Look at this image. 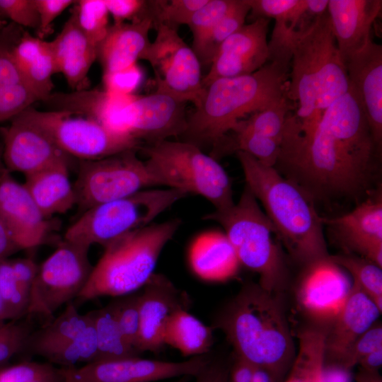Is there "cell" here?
<instances>
[{
	"mask_svg": "<svg viewBox=\"0 0 382 382\" xmlns=\"http://www.w3.org/2000/svg\"><path fill=\"white\" fill-rule=\"evenodd\" d=\"M379 151L350 83L310 135L284 133L277 163L294 173V182L311 199L357 196L368 187Z\"/></svg>",
	"mask_w": 382,
	"mask_h": 382,
	"instance_id": "cell-1",
	"label": "cell"
},
{
	"mask_svg": "<svg viewBox=\"0 0 382 382\" xmlns=\"http://www.w3.org/2000/svg\"><path fill=\"white\" fill-rule=\"evenodd\" d=\"M282 294L249 282L225 306L212 328L220 329L236 357L284 382L296 356Z\"/></svg>",
	"mask_w": 382,
	"mask_h": 382,
	"instance_id": "cell-2",
	"label": "cell"
},
{
	"mask_svg": "<svg viewBox=\"0 0 382 382\" xmlns=\"http://www.w3.org/2000/svg\"><path fill=\"white\" fill-rule=\"evenodd\" d=\"M350 88L327 11L317 18L292 50L287 96L294 113L289 117L290 132L310 135L323 112Z\"/></svg>",
	"mask_w": 382,
	"mask_h": 382,
	"instance_id": "cell-3",
	"label": "cell"
},
{
	"mask_svg": "<svg viewBox=\"0 0 382 382\" xmlns=\"http://www.w3.org/2000/svg\"><path fill=\"white\" fill-rule=\"evenodd\" d=\"M290 65L267 62L257 71L217 79L205 88L199 103L187 117L183 141L214 149L238 123L287 96Z\"/></svg>",
	"mask_w": 382,
	"mask_h": 382,
	"instance_id": "cell-4",
	"label": "cell"
},
{
	"mask_svg": "<svg viewBox=\"0 0 382 382\" xmlns=\"http://www.w3.org/2000/svg\"><path fill=\"white\" fill-rule=\"evenodd\" d=\"M236 154L246 187L262 204L291 257L305 266L329 256L322 217L317 214L312 199L274 167L262 164L245 152Z\"/></svg>",
	"mask_w": 382,
	"mask_h": 382,
	"instance_id": "cell-5",
	"label": "cell"
},
{
	"mask_svg": "<svg viewBox=\"0 0 382 382\" xmlns=\"http://www.w3.org/2000/svg\"><path fill=\"white\" fill-rule=\"evenodd\" d=\"M180 224L178 219L152 224L108 244L76 299L83 302L105 296L119 297L143 287Z\"/></svg>",
	"mask_w": 382,
	"mask_h": 382,
	"instance_id": "cell-6",
	"label": "cell"
},
{
	"mask_svg": "<svg viewBox=\"0 0 382 382\" xmlns=\"http://www.w3.org/2000/svg\"><path fill=\"white\" fill-rule=\"evenodd\" d=\"M204 219L219 224L241 265L259 275L265 290L283 294L289 272L277 231L245 186L237 203L225 210H214Z\"/></svg>",
	"mask_w": 382,
	"mask_h": 382,
	"instance_id": "cell-7",
	"label": "cell"
},
{
	"mask_svg": "<svg viewBox=\"0 0 382 382\" xmlns=\"http://www.w3.org/2000/svg\"><path fill=\"white\" fill-rule=\"evenodd\" d=\"M139 149L147 157L144 163L156 185L200 195L216 211L234 204L227 173L196 145L166 139Z\"/></svg>",
	"mask_w": 382,
	"mask_h": 382,
	"instance_id": "cell-8",
	"label": "cell"
},
{
	"mask_svg": "<svg viewBox=\"0 0 382 382\" xmlns=\"http://www.w3.org/2000/svg\"><path fill=\"white\" fill-rule=\"evenodd\" d=\"M185 192L166 188L143 190L132 195L94 206L72 224L64 240L90 248L103 247L115 239L151 223L178 201Z\"/></svg>",
	"mask_w": 382,
	"mask_h": 382,
	"instance_id": "cell-9",
	"label": "cell"
},
{
	"mask_svg": "<svg viewBox=\"0 0 382 382\" xmlns=\"http://www.w3.org/2000/svg\"><path fill=\"white\" fill-rule=\"evenodd\" d=\"M21 115L42 129L64 152L81 161L101 159L141 146V142L131 135L68 112L40 111L30 107Z\"/></svg>",
	"mask_w": 382,
	"mask_h": 382,
	"instance_id": "cell-10",
	"label": "cell"
},
{
	"mask_svg": "<svg viewBox=\"0 0 382 382\" xmlns=\"http://www.w3.org/2000/svg\"><path fill=\"white\" fill-rule=\"evenodd\" d=\"M87 246L64 240L39 266L30 294L28 316L52 320L62 305L77 299L93 266Z\"/></svg>",
	"mask_w": 382,
	"mask_h": 382,
	"instance_id": "cell-11",
	"label": "cell"
},
{
	"mask_svg": "<svg viewBox=\"0 0 382 382\" xmlns=\"http://www.w3.org/2000/svg\"><path fill=\"white\" fill-rule=\"evenodd\" d=\"M139 149H129L104 158L81 161L74 184L79 211L123 198L156 183L144 161L137 156Z\"/></svg>",
	"mask_w": 382,
	"mask_h": 382,
	"instance_id": "cell-12",
	"label": "cell"
},
{
	"mask_svg": "<svg viewBox=\"0 0 382 382\" xmlns=\"http://www.w3.org/2000/svg\"><path fill=\"white\" fill-rule=\"evenodd\" d=\"M62 368L95 361L97 340L91 313L81 314L73 302L57 318L33 330L23 351Z\"/></svg>",
	"mask_w": 382,
	"mask_h": 382,
	"instance_id": "cell-13",
	"label": "cell"
},
{
	"mask_svg": "<svg viewBox=\"0 0 382 382\" xmlns=\"http://www.w3.org/2000/svg\"><path fill=\"white\" fill-rule=\"evenodd\" d=\"M154 28L156 37L143 59L154 69L156 92L197 106L204 92L198 58L177 30L162 25Z\"/></svg>",
	"mask_w": 382,
	"mask_h": 382,
	"instance_id": "cell-14",
	"label": "cell"
},
{
	"mask_svg": "<svg viewBox=\"0 0 382 382\" xmlns=\"http://www.w3.org/2000/svg\"><path fill=\"white\" fill-rule=\"evenodd\" d=\"M211 352L172 362L139 357L94 361L81 367L62 368L65 382H153L170 378L195 376L212 358Z\"/></svg>",
	"mask_w": 382,
	"mask_h": 382,
	"instance_id": "cell-15",
	"label": "cell"
},
{
	"mask_svg": "<svg viewBox=\"0 0 382 382\" xmlns=\"http://www.w3.org/2000/svg\"><path fill=\"white\" fill-rule=\"evenodd\" d=\"M352 282L330 255L304 266L297 288L299 305L305 314L326 328L345 306Z\"/></svg>",
	"mask_w": 382,
	"mask_h": 382,
	"instance_id": "cell-16",
	"label": "cell"
},
{
	"mask_svg": "<svg viewBox=\"0 0 382 382\" xmlns=\"http://www.w3.org/2000/svg\"><path fill=\"white\" fill-rule=\"evenodd\" d=\"M270 21L257 18L243 25L220 46L207 74L202 78L205 88L213 81L252 74L268 61L267 34Z\"/></svg>",
	"mask_w": 382,
	"mask_h": 382,
	"instance_id": "cell-17",
	"label": "cell"
},
{
	"mask_svg": "<svg viewBox=\"0 0 382 382\" xmlns=\"http://www.w3.org/2000/svg\"><path fill=\"white\" fill-rule=\"evenodd\" d=\"M11 121L8 127L0 129L4 144L3 159L9 173L27 175L60 162H69L68 154L21 114Z\"/></svg>",
	"mask_w": 382,
	"mask_h": 382,
	"instance_id": "cell-18",
	"label": "cell"
},
{
	"mask_svg": "<svg viewBox=\"0 0 382 382\" xmlns=\"http://www.w3.org/2000/svg\"><path fill=\"white\" fill-rule=\"evenodd\" d=\"M0 221L20 250H30L47 242L52 228L23 185L4 168L0 173Z\"/></svg>",
	"mask_w": 382,
	"mask_h": 382,
	"instance_id": "cell-19",
	"label": "cell"
},
{
	"mask_svg": "<svg viewBox=\"0 0 382 382\" xmlns=\"http://www.w3.org/2000/svg\"><path fill=\"white\" fill-rule=\"evenodd\" d=\"M186 103L158 92L134 95L125 113L129 134L147 145L182 136L187 125Z\"/></svg>",
	"mask_w": 382,
	"mask_h": 382,
	"instance_id": "cell-20",
	"label": "cell"
},
{
	"mask_svg": "<svg viewBox=\"0 0 382 382\" xmlns=\"http://www.w3.org/2000/svg\"><path fill=\"white\" fill-rule=\"evenodd\" d=\"M250 18H274L268 42V61L290 65L292 50L299 38L321 15L308 6L307 0H246ZM323 15V14H322Z\"/></svg>",
	"mask_w": 382,
	"mask_h": 382,
	"instance_id": "cell-21",
	"label": "cell"
},
{
	"mask_svg": "<svg viewBox=\"0 0 382 382\" xmlns=\"http://www.w3.org/2000/svg\"><path fill=\"white\" fill-rule=\"evenodd\" d=\"M187 295L165 275L154 273L140 293V331L137 350L159 352L165 345L163 332L175 311L188 309Z\"/></svg>",
	"mask_w": 382,
	"mask_h": 382,
	"instance_id": "cell-22",
	"label": "cell"
},
{
	"mask_svg": "<svg viewBox=\"0 0 382 382\" xmlns=\"http://www.w3.org/2000/svg\"><path fill=\"white\" fill-rule=\"evenodd\" d=\"M342 245L349 252L382 267V201L370 198L350 212L332 219L322 217Z\"/></svg>",
	"mask_w": 382,
	"mask_h": 382,
	"instance_id": "cell-23",
	"label": "cell"
},
{
	"mask_svg": "<svg viewBox=\"0 0 382 382\" xmlns=\"http://www.w3.org/2000/svg\"><path fill=\"white\" fill-rule=\"evenodd\" d=\"M381 313L373 301L352 283L345 306L325 328L324 365L342 368L350 349L377 322Z\"/></svg>",
	"mask_w": 382,
	"mask_h": 382,
	"instance_id": "cell-24",
	"label": "cell"
},
{
	"mask_svg": "<svg viewBox=\"0 0 382 382\" xmlns=\"http://www.w3.org/2000/svg\"><path fill=\"white\" fill-rule=\"evenodd\" d=\"M350 83L358 93L374 141H382V46L371 38L345 64Z\"/></svg>",
	"mask_w": 382,
	"mask_h": 382,
	"instance_id": "cell-25",
	"label": "cell"
},
{
	"mask_svg": "<svg viewBox=\"0 0 382 382\" xmlns=\"http://www.w3.org/2000/svg\"><path fill=\"white\" fill-rule=\"evenodd\" d=\"M134 96L117 95L104 89L94 88L71 93H52L42 102L50 110L85 117L112 131L130 135L127 128L125 113Z\"/></svg>",
	"mask_w": 382,
	"mask_h": 382,
	"instance_id": "cell-26",
	"label": "cell"
},
{
	"mask_svg": "<svg viewBox=\"0 0 382 382\" xmlns=\"http://www.w3.org/2000/svg\"><path fill=\"white\" fill-rule=\"evenodd\" d=\"M381 6V0H329L328 13L345 66L371 38V29Z\"/></svg>",
	"mask_w": 382,
	"mask_h": 382,
	"instance_id": "cell-27",
	"label": "cell"
},
{
	"mask_svg": "<svg viewBox=\"0 0 382 382\" xmlns=\"http://www.w3.org/2000/svg\"><path fill=\"white\" fill-rule=\"evenodd\" d=\"M50 42L57 72L75 91L88 89V73L97 59V46L81 30L72 10L60 33Z\"/></svg>",
	"mask_w": 382,
	"mask_h": 382,
	"instance_id": "cell-28",
	"label": "cell"
},
{
	"mask_svg": "<svg viewBox=\"0 0 382 382\" xmlns=\"http://www.w3.org/2000/svg\"><path fill=\"white\" fill-rule=\"evenodd\" d=\"M152 28L149 17L110 25L97 47V59L103 73L127 68L143 59L151 42L149 33Z\"/></svg>",
	"mask_w": 382,
	"mask_h": 382,
	"instance_id": "cell-29",
	"label": "cell"
},
{
	"mask_svg": "<svg viewBox=\"0 0 382 382\" xmlns=\"http://www.w3.org/2000/svg\"><path fill=\"white\" fill-rule=\"evenodd\" d=\"M23 185L43 214L50 219L65 214L77 204L74 185L69 175V162L64 161L25 175Z\"/></svg>",
	"mask_w": 382,
	"mask_h": 382,
	"instance_id": "cell-30",
	"label": "cell"
},
{
	"mask_svg": "<svg viewBox=\"0 0 382 382\" xmlns=\"http://www.w3.org/2000/svg\"><path fill=\"white\" fill-rule=\"evenodd\" d=\"M13 57L22 82L43 101L52 93V76L58 73L50 42L25 30L13 50Z\"/></svg>",
	"mask_w": 382,
	"mask_h": 382,
	"instance_id": "cell-31",
	"label": "cell"
},
{
	"mask_svg": "<svg viewBox=\"0 0 382 382\" xmlns=\"http://www.w3.org/2000/svg\"><path fill=\"white\" fill-rule=\"evenodd\" d=\"M195 274L212 282L226 281L238 273L240 262L225 233L210 231L199 236L190 249Z\"/></svg>",
	"mask_w": 382,
	"mask_h": 382,
	"instance_id": "cell-32",
	"label": "cell"
},
{
	"mask_svg": "<svg viewBox=\"0 0 382 382\" xmlns=\"http://www.w3.org/2000/svg\"><path fill=\"white\" fill-rule=\"evenodd\" d=\"M212 328L205 325L187 309L175 311L166 322L164 345L178 349L191 357L211 352L214 343Z\"/></svg>",
	"mask_w": 382,
	"mask_h": 382,
	"instance_id": "cell-33",
	"label": "cell"
},
{
	"mask_svg": "<svg viewBox=\"0 0 382 382\" xmlns=\"http://www.w3.org/2000/svg\"><path fill=\"white\" fill-rule=\"evenodd\" d=\"M299 349L284 382H324V328L312 326L298 335Z\"/></svg>",
	"mask_w": 382,
	"mask_h": 382,
	"instance_id": "cell-34",
	"label": "cell"
},
{
	"mask_svg": "<svg viewBox=\"0 0 382 382\" xmlns=\"http://www.w3.org/2000/svg\"><path fill=\"white\" fill-rule=\"evenodd\" d=\"M89 313L93 320L97 340L96 357L94 361L139 357L140 353L125 338L110 303Z\"/></svg>",
	"mask_w": 382,
	"mask_h": 382,
	"instance_id": "cell-35",
	"label": "cell"
},
{
	"mask_svg": "<svg viewBox=\"0 0 382 382\" xmlns=\"http://www.w3.org/2000/svg\"><path fill=\"white\" fill-rule=\"evenodd\" d=\"M249 12L246 0H236L231 10L197 44L192 46L201 65L212 64L221 44L244 25Z\"/></svg>",
	"mask_w": 382,
	"mask_h": 382,
	"instance_id": "cell-36",
	"label": "cell"
},
{
	"mask_svg": "<svg viewBox=\"0 0 382 382\" xmlns=\"http://www.w3.org/2000/svg\"><path fill=\"white\" fill-rule=\"evenodd\" d=\"M330 258L351 274L357 285L382 311L381 267L354 254L330 255Z\"/></svg>",
	"mask_w": 382,
	"mask_h": 382,
	"instance_id": "cell-37",
	"label": "cell"
},
{
	"mask_svg": "<svg viewBox=\"0 0 382 382\" xmlns=\"http://www.w3.org/2000/svg\"><path fill=\"white\" fill-rule=\"evenodd\" d=\"M293 110L294 105L286 96L274 105L240 121L233 131L248 130L282 144L286 119Z\"/></svg>",
	"mask_w": 382,
	"mask_h": 382,
	"instance_id": "cell-38",
	"label": "cell"
},
{
	"mask_svg": "<svg viewBox=\"0 0 382 382\" xmlns=\"http://www.w3.org/2000/svg\"><path fill=\"white\" fill-rule=\"evenodd\" d=\"M207 1H147V16L152 21L154 28L162 25L178 30L179 25H187L195 12Z\"/></svg>",
	"mask_w": 382,
	"mask_h": 382,
	"instance_id": "cell-39",
	"label": "cell"
},
{
	"mask_svg": "<svg viewBox=\"0 0 382 382\" xmlns=\"http://www.w3.org/2000/svg\"><path fill=\"white\" fill-rule=\"evenodd\" d=\"M71 10L81 30L98 47L110 26L109 13L104 0L75 1Z\"/></svg>",
	"mask_w": 382,
	"mask_h": 382,
	"instance_id": "cell-40",
	"label": "cell"
},
{
	"mask_svg": "<svg viewBox=\"0 0 382 382\" xmlns=\"http://www.w3.org/2000/svg\"><path fill=\"white\" fill-rule=\"evenodd\" d=\"M0 295L9 320H18L28 316L30 294L17 280L8 259L0 262Z\"/></svg>",
	"mask_w": 382,
	"mask_h": 382,
	"instance_id": "cell-41",
	"label": "cell"
},
{
	"mask_svg": "<svg viewBox=\"0 0 382 382\" xmlns=\"http://www.w3.org/2000/svg\"><path fill=\"white\" fill-rule=\"evenodd\" d=\"M0 382H65V377L62 367L47 361H25L0 369Z\"/></svg>",
	"mask_w": 382,
	"mask_h": 382,
	"instance_id": "cell-42",
	"label": "cell"
},
{
	"mask_svg": "<svg viewBox=\"0 0 382 382\" xmlns=\"http://www.w3.org/2000/svg\"><path fill=\"white\" fill-rule=\"evenodd\" d=\"M25 30L12 23L0 31V86L22 82L13 57V50Z\"/></svg>",
	"mask_w": 382,
	"mask_h": 382,
	"instance_id": "cell-43",
	"label": "cell"
},
{
	"mask_svg": "<svg viewBox=\"0 0 382 382\" xmlns=\"http://www.w3.org/2000/svg\"><path fill=\"white\" fill-rule=\"evenodd\" d=\"M110 303L125 338L137 350L140 331V294L134 292L119 296Z\"/></svg>",
	"mask_w": 382,
	"mask_h": 382,
	"instance_id": "cell-44",
	"label": "cell"
},
{
	"mask_svg": "<svg viewBox=\"0 0 382 382\" xmlns=\"http://www.w3.org/2000/svg\"><path fill=\"white\" fill-rule=\"evenodd\" d=\"M236 0H208L195 12L187 26L192 35V46L197 44L234 6Z\"/></svg>",
	"mask_w": 382,
	"mask_h": 382,
	"instance_id": "cell-45",
	"label": "cell"
},
{
	"mask_svg": "<svg viewBox=\"0 0 382 382\" xmlns=\"http://www.w3.org/2000/svg\"><path fill=\"white\" fill-rule=\"evenodd\" d=\"M33 318L0 323V364L23 351L26 340L34 330Z\"/></svg>",
	"mask_w": 382,
	"mask_h": 382,
	"instance_id": "cell-46",
	"label": "cell"
},
{
	"mask_svg": "<svg viewBox=\"0 0 382 382\" xmlns=\"http://www.w3.org/2000/svg\"><path fill=\"white\" fill-rule=\"evenodd\" d=\"M38 100L23 82L0 86V123L11 120Z\"/></svg>",
	"mask_w": 382,
	"mask_h": 382,
	"instance_id": "cell-47",
	"label": "cell"
},
{
	"mask_svg": "<svg viewBox=\"0 0 382 382\" xmlns=\"http://www.w3.org/2000/svg\"><path fill=\"white\" fill-rule=\"evenodd\" d=\"M0 16L23 28L37 30L40 24L36 0H0Z\"/></svg>",
	"mask_w": 382,
	"mask_h": 382,
	"instance_id": "cell-48",
	"label": "cell"
},
{
	"mask_svg": "<svg viewBox=\"0 0 382 382\" xmlns=\"http://www.w3.org/2000/svg\"><path fill=\"white\" fill-rule=\"evenodd\" d=\"M142 79V70L134 64L120 70L103 73V89L117 95H134Z\"/></svg>",
	"mask_w": 382,
	"mask_h": 382,
	"instance_id": "cell-49",
	"label": "cell"
},
{
	"mask_svg": "<svg viewBox=\"0 0 382 382\" xmlns=\"http://www.w3.org/2000/svg\"><path fill=\"white\" fill-rule=\"evenodd\" d=\"M382 349L381 323L376 322L354 344L346 356L342 368L349 371L370 353Z\"/></svg>",
	"mask_w": 382,
	"mask_h": 382,
	"instance_id": "cell-50",
	"label": "cell"
},
{
	"mask_svg": "<svg viewBox=\"0 0 382 382\" xmlns=\"http://www.w3.org/2000/svg\"><path fill=\"white\" fill-rule=\"evenodd\" d=\"M72 0H36L40 24L37 37L44 40L52 32V23L67 8L74 5Z\"/></svg>",
	"mask_w": 382,
	"mask_h": 382,
	"instance_id": "cell-51",
	"label": "cell"
},
{
	"mask_svg": "<svg viewBox=\"0 0 382 382\" xmlns=\"http://www.w3.org/2000/svg\"><path fill=\"white\" fill-rule=\"evenodd\" d=\"M106 8L113 19L114 23H125L144 17L146 1L143 0H104Z\"/></svg>",
	"mask_w": 382,
	"mask_h": 382,
	"instance_id": "cell-52",
	"label": "cell"
},
{
	"mask_svg": "<svg viewBox=\"0 0 382 382\" xmlns=\"http://www.w3.org/2000/svg\"><path fill=\"white\" fill-rule=\"evenodd\" d=\"M231 363L213 355L207 364L195 376V382H228Z\"/></svg>",
	"mask_w": 382,
	"mask_h": 382,
	"instance_id": "cell-53",
	"label": "cell"
},
{
	"mask_svg": "<svg viewBox=\"0 0 382 382\" xmlns=\"http://www.w3.org/2000/svg\"><path fill=\"white\" fill-rule=\"evenodd\" d=\"M10 262L17 280L30 294L39 266L30 258H17L10 260Z\"/></svg>",
	"mask_w": 382,
	"mask_h": 382,
	"instance_id": "cell-54",
	"label": "cell"
},
{
	"mask_svg": "<svg viewBox=\"0 0 382 382\" xmlns=\"http://www.w3.org/2000/svg\"><path fill=\"white\" fill-rule=\"evenodd\" d=\"M18 250H21L0 221V262L8 260V257Z\"/></svg>",
	"mask_w": 382,
	"mask_h": 382,
	"instance_id": "cell-55",
	"label": "cell"
},
{
	"mask_svg": "<svg viewBox=\"0 0 382 382\" xmlns=\"http://www.w3.org/2000/svg\"><path fill=\"white\" fill-rule=\"evenodd\" d=\"M382 364V349H377L364 357L359 363V368L370 371H379Z\"/></svg>",
	"mask_w": 382,
	"mask_h": 382,
	"instance_id": "cell-56",
	"label": "cell"
},
{
	"mask_svg": "<svg viewBox=\"0 0 382 382\" xmlns=\"http://www.w3.org/2000/svg\"><path fill=\"white\" fill-rule=\"evenodd\" d=\"M356 382H382L379 371H370L359 369L355 376Z\"/></svg>",
	"mask_w": 382,
	"mask_h": 382,
	"instance_id": "cell-57",
	"label": "cell"
},
{
	"mask_svg": "<svg viewBox=\"0 0 382 382\" xmlns=\"http://www.w3.org/2000/svg\"><path fill=\"white\" fill-rule=\"evenodd\" d=\"M8 320V316L3 299L0 295V323H5Z\"/></svg>",
	"mask_w": 382,
	"mask_h": 382,
	"instance_id": "cell-58",
	"label": "cell"
},
{
	"mask_svg": "<svg viewBox=\"0 0 382 382\" xmlns=\"http://www.w3.org/2000/svg\"><path fill=\"white\" fill-rule=\"evenodd\" d=\"M9 22L0 16V31L4 28Z\"/></svg>",
	"mask_w": 382,
	"mask_h": 382,
	"instance_id": "cell-59",
	"label": "cell"
},
{
	"mask_svg": "<svg viewBox=\"0 0 382 382\" xmlns=\"http://www.w3.org/2000/svg\"><path fill=\"white\" fill-rule=\"evenodd\" d=\"M189 377H190V376H186V377H185V376H184V377L183 376V377L180 378V380H178V381H175V382H187V380H188Z\"/></svg>",
	"mask_w": 382,
	"mask_h": 382,
	"instance_id": "cell-60",
	"label": "cell"
},
{
	"mask_svg": "<svg viewBox=\"0 0 382 382\" xmlns=\"http://www.w3.org/2000/svg\"><path fill=\"white\" fill-rule=\"evenodd\" d=\"M4 168L2 167H0V173L1 172V170H3Z\"/></svg>",
	"mask_w": 382,
	"mask_h": 382,
	"instance_id": "cell-61",
	"label": "cell"
},
{
	"mask_svg": "<svg viewBox=\"0 0 382 382\" xmlns=\"http://www.w3.org/2000/svg\"><path fill=\"white\" fill-rule=\"evenodd\" d=\"M0 167H1V154H0Z\"/></svg>",
	"mask_w": 382,
	"mask_h": 382,
	"instance_id": "cell-62",
	"label": "cell"
}]
</instances>
